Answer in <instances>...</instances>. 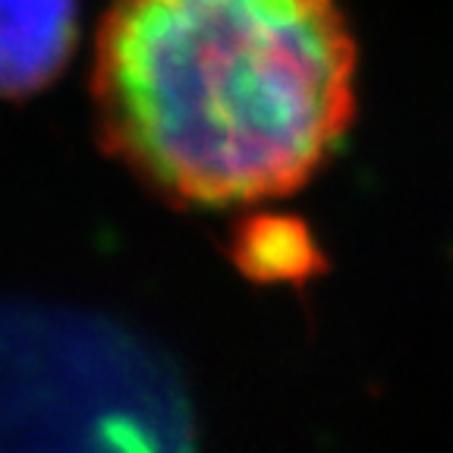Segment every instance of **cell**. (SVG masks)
I'll use <instances>...</instances> for the list:
<instances>
[{
	"label": "cell",
	"mask_w": 453,
	"mask_h": 453,
	"mask_svg": "<svg viewBox=\"0 0 453 453\" xmlns=\"http://www.w3.org/2000/svg\"><path fill=\"white\" fill-rule=\"evenodd\" d=\"M337 0H113L88 95L104 155L173 208L303 189L356 120Z\"/></svg>",
	"instance_id": "cell-1"
},
{
	"label": "cell",
	"mask_w": 453,
	"mask_h": 453,
	"mask_svg": "<svg viewBox=\"0 0 453 453\" xmlns=\"http://www.w3.org/2000/svg\"><path fill=\"white\" fill-rule=\"evenodd\" d=\"M79 44V0H0V98L26 101L64 76Z\"/></svg>",
	"instance_id": "cell-2"
},
{
	"label": "cell",
	"mask_w": 453,
	"mask_h": 453,
	"mask_svg": "<svg viewBox=\"0 0 453 453\" xmlns=\"http://www.w3.org/2000/svg\"><path fill=\"white\" fill-rule=\"evenodd\" d=\"M226 258L246 280L305 290L331 271L311 226L287 211H249L230 230Z\"/></svg>",
	"instance_id": "cell-3"
}]
</instances>
